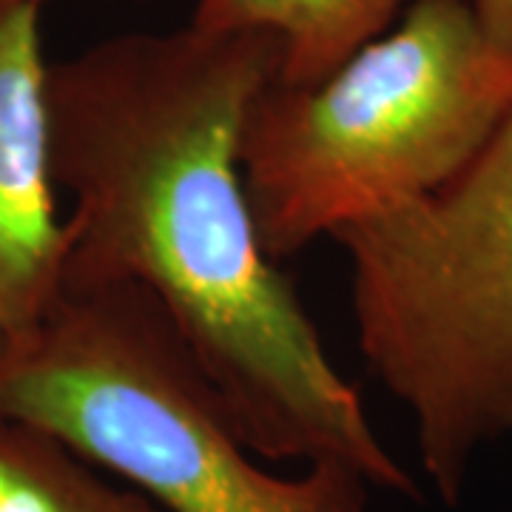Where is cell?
Wrapping results in <instances>:
<instances>
[{"label": "cell", "instance_id": "cell-8", "mask_svg": "<svg viewBox=\"0 0 512 512\" xmlns=\"http://www.w3.org/2000/svg\"><path fill=\"white\" fill-rule=\"evenodd\" d=\"M470 3L495 43L512 52V0H470Z\"/></svg>", "mask_w": 512, "mask_h": 512}, {"label": "cell", "instance_id": "cell-2", "mask_svg": "<svg viewBox=\"0 0 512 512\" xmlns=\"http://www.w3.org/2000/svg\"><path fill=\"white\" fill-rule=\"evenodd\" d=\"M512 109V52L470 0H410L402 20L313 86L271 83L242 131L256 228L276 262L436 194Z\"/></svg>", "mask_w": 512, "mask_h": 512}, {"label": "cell", "instance_id": "cell-1", "mask_svg": "<svg viewBox=\"0 0 512 512\" xmlns=\"http://www.w3.org/2000/svg\"><path fill=\"white\" fill-rule=\"evenodd\" d=\"M276 72L271 37L191 23L49 63L63 288L146 291L259 458L342 464L416 498L256 228L242 131Z\"/></svg>", "mask_w": 512, "mask_h": 512}, {"label": "cell", "instance_id": "cell-9", "mask_svg": "<svg viewBox=\"0 0 512 512\" xmlns=\"http://www.w3.org/2000/svg\"><path fill=\"white\" fill-rule=\"evenodd\" d=\"M18 3H32V6H43V0H0V6H18Z\"/></svg>", "mask_w": 512, "mask_h": 512}, {"label": "cell", "instance_id": "cell-10", "mask_svg": "<svg viewBox=\"0 0 512 512\" xmlns=\"http://www.w3.org/2000/svg\"><path fill=\"white\" fill-rule=\"evenodd\" d=\"M131 3H148V0H131Z\"/></svg>", "mask_w": 512, "mask_h": 512}, {"label": "cell", "instance_id": "cell-7", "mask_svg": "<svg viewBox=\"0 0 512 512\" xmlns=\"http://www.w3.org/2000/svg\"><path fill=\"white\" fill-rule=\"evenodd\" d=\"M0 512H163L60 441L0 421Z\"/></svg>", "mask_w": 512, "mask_h": 512}, {"label": "cell", "instance_id": "cell-4", "mask_svg": "<svg viewBox=\"0 0 512 512\" xmlns=\"http://www.w3.org/2000/svg\"><path fill=\"white\" fill-rule=\"evenodd\" d=\"M333 239L367 367L456 507L478 450L512 436V109L456 180Z\"/></svg>", "mask_w": 512, "mask_h": 512}, {"label": "cell", "instance_id": "cell-6", "mask_svg": "<svg viewBox=\"0 0 512 512\" xmlns=\"http://www.w3.org/2000/svg\"><path fill=\"white\" fill-rule=\"evenodd\" d=\"M410 0H200L191 26L265 35L279 49V86H313L390 29Z\"/></svg>", "mask_w": 512, "mask_h": 512}, {"label": "cell", "instance_id": "cell-5", "mask_svg": "<svg viewBox=\"0 0 512 512\" xmlns=\"http://www.w3.org/2000/svg\"><path fill=\"white\" fill-rule=\"evenodd\" d=\"M40 6H0V348L52 311L66 271Z\"/></svg>", "mask_w": 512, "mask_h": 512}, {"label": "cell", "instance_id": "cell-3", "mask_svg": "<svg viewBox=\"0 0 512 512\" xmlns=\"http://www.w3.org/2000/svg\"><path fill=\"white\" fill-rule=\"evenodd\" d=\"M0 421L60 441L163 512H367L342 464L268 473L160 305L137 285L63 288L0 348Z\"/></svg>", "mask_w": 512, "mask_h": 512}]
</instances>
